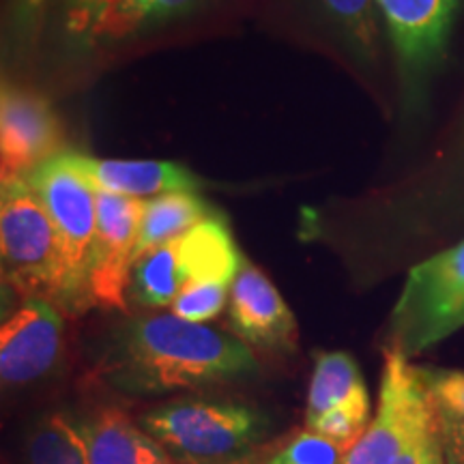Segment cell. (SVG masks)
<instances>
[{
  "label": "cell",
  "mask_w": 464,
  "mask_h": 464,
  "mask_svg": "<svg viewBox=\"0 0 464 464\" xmlns=\"http://www.w3.org/2000/svg\"><path fill=\"white\" fill-rule=\"evenodd\" d=\"M256 372L246 342L174 312L127 318L110 334L97 368L106 385L138 398L246 381Z\"/></svg>",
  "instance_id": "cell-1"
},
{
  "label": "cell",
  "mask_w": 464,
  "mask_h": 464,
  "mask_svg": "<svg viewBox=\"0 0 464 464\" xmlns=\"http://www.w3.org/2000/svg\"><path fill=\"white\" fill-rule=\"evenodd\" d=\"M138 423L174 464H243L269 437L271 421L252 404L216 398H179L155 406Z\"/></svg>",
  "instance_id": "cell-2"
},
{
  "label": "cell",
  "mask_w": 464,
  "mask_h": 464,
  "mask_svg": "<svg viewBox=\"0 0 464 464\" xmlns=\"http://www.w3.org/2000/svg\"><path fill=\"white\" fill-rule=\"evenodd\" d=\"M54 222L61 252V284L54 305L65 314H82L91 307L89 277L97 235V191L58 158L26 174Z\"/></svg>",
  "instance_id": "cell-3"
},
{
  "label": "cell",
  "mask_w": 464,
  "mask_h": 464,
  "mask_svg": "<svg viewBox=\"0 0 464 464\" xmlns=\"http://www.w3.org/2000/svg\"><path fill=\"white\" fill-rule=\"evenodd\" d=\"M464 327V241L409 271L387 323L385 348L421 355Z\"/></svg>",
  "instance_id": "cell-4"
},
{
  "label": "cell",
  "mask_w": 464,
  "mask_h": 464,
  "mask_svg": "<svg viewBox=\"0 0 464 464\" xmlns=\"http://www.w3.org/2000/svg\"><path fill=\"white\" fill-rule=\"evenodd\" d=\"M3 280L24 297L54 304L61 284V252L54 222L26 179L3 181L0 191Z\"/></svg>",
  "instance_id": "cell-5"
},
{
  "label": "cell",
  "mask_w": 464,
  "mask_h": 464,
  "mask_svg": "<svg viewBox=\"0 0 464 464\" xmlns=\"http://www.w3.org/2000/svg\"><path fill=\"white\" fill-rule=\"evenodd\" d=\"M382 355L385 363L379 406L342 464H392L437 421V409L423 387L417 365L392 348H385Z\"/></svg>",
  "instance_id": "cell-6"
},
{
  "label": "cell",
  "mask_w": 464,
  "mask_h": 464,
  "mask_svg": "<svg viewBox=\"0 0 464 464\" xmlns=\"http://www.w3.org/2000/svg\"><path fill=\"white\" fill-rule=\"evenodd\" d=\"M97 191V235L89 277L91 307L127 310L144 200Z\"/></svg>",
  "instance_id": "cell-7"
},
{
  "label": "cell",
  "mask_w": 464,
  "mask_h": 464,
  "mask_svg": "<svg viewBox=\"0 0 464 464\" xmlns=\"http://www.w3.org/2000/svg\"><path fill=\"white\" fill-rule=\"evenodd\" d=\"M396 50L404 89L420 92L448 50L458 0H376Z\"/></svg>",
  "instance_id": "cell-8"
},
{
  "label": "cell",
  "mask_w": 464,
  "mask_h": 464,
  "mask_svg": "<svg viewBox=\"0 0 464 464\" xmlns=\"http://www.w3.org/2000/svg\"><path fill=\"white\" fill-rule=\"evenodd\" d=\"M61 123L39 92L5 84L0 100V170L3 181L24 179L61 153Z\"/></svg>",
  "instance_id": "cell-9"
},
{
  "label": "cell",
  "mask_w": 464,
  "mask_h": 464,
  "mask_svg": "<svg viewBox=\"0 0 464 464\" xmlns=\"http://www.w3.org/2000/svg\"><path fill=\"white\" fill-rule=\"evenodd\" d=\"M65 323L52 301L24 297L0 329V379L22 387L44 379L56 368L63 353Z\"/></svg>",
  "instance_id": "cell-10"
},
{
  "label": "cell",
  "mask_w": 464,
  "mask_h": 464,
  "mask_svg": "<svg viewBox=\"0 0 464 464\" xmlns=\"http://www.w3.org/2000/svg\"><path fill=\"white\" fill-rule=\"evenodd\" d=\"M228 318L237 338L249 346L263 351H293L297 346L295 314L274 282L247 258L230 284Z\"/></svg>",
  "instance_id": "cell-11"
},
{
  "label": "cell",
  "mask_w": 464,
  "mask_h": 464,
  "mask_svg": "<svg viewBox=\"0 0 464 464\" xmlns=\"http://www.w3.org/2000/svg\"><path fill=\"white\" fill-rule=\"evenodd\" d=\"M56 158L95 189L112 191V194L130 196V198L158 196L166 191H196L202 185L189 168L174 164V161L100 160L75 153V150H61Z\"/></svg>",
  "instance_id": "cell-12"
},
{
  "label": "cell",
  "mask_w": 464,
  "mask_h": 464,
  "mask_svg": "<svg viewBox=\"0 0 464 464\" xmlns=\"http://www.w3.org/2000/svg\"><path fill=\"white\" fill-rule=\"evenodd\" d=\"M179 266L185 284H226L239 274L243 256L228 222L218 213L202 219L177 239Z\"/></svg>",
  "instance_id": "cell-13"
},
{
  "label": "cell",
  "mask_w": 464,
  "mask_h": 464,
  "mask_svg": "<svg viewBox=\"0 0 464 464\" xmlns=\"http://www.w3.org/2000/svg\"><path fill=\"white\" fill-rule=\"evenodd\" d=\"M91 464H174L168 451L121 411L106 409L80 423Z\"/></svg>",
  "instance_id": "cell-14"
},
{
  "label": "cell",
  "mask_w": 464,
  "mask_h": 464,
  "mask_svg": "<svg viewBox=\"0 0 464 464\" xmlns=\"http://www.w3.org/2000/svg\"><path fill=\"white\" fill-rule=\"evenodd\" d=\"M334 409H353L370 415V393L355 359L344 351H321L314 355L305 423Z\"/></svg>",
  "instance_id": "cell-15"
},
{
  "label": "cell",
  "mask_w": 464,
  "mask_h": 464,
  "mask_svg": "<svg viewBox=\"0 0 464 464\" xmlns=\"http://www.w3.org/2000/svg\"><path fill=\"white\" fill-rule=\"evenodd\" d=\"M213 213L216 211L196 191H166L144 200L136 258L164 243L179 239Z\"/></svg>",
  "instance_id": "cell-16"
},
{
  "label": "cell",
  "mask_w": 464,
  "mask_h": 464,
  "mask_svg": "<svg viewBox=\"0 0 464 464\" xmlns=\"http://www.w3.org/2000/svg\"><path fill=\"white\" fill-rule=\"evenodd\" d=\"M185 286L177 256V239L136 258L131 269L130 297L140 307H168Z\"/></svg>",
  "instance_id": "cell-17"
},
{
  "label": "cell",
  "mask_w": 464,
  "mask_h": 464,
  "mask_svg": "<svg viewBox=\"0 0 464 464\" xmlns=\"http://www.w3.org/2000/svg\"><path fill=\"white\" fill-rule=\"evenodd\" d=\"M323 15L355 61L372 65L379 50V3L376 0H316Z\"/></svg>",
  "instance_id": "cell-18"
},
{
  "label": "cell",
  "mask_w": 464,
  "mask_h": 464,
  "mask_svg": "<svg viewBox=\"0 0 464 464\" xmlns=\"http://www.w3.org/2000/svg\"><path fill=\"white\" fill-rule=\"evenodd\" d=\"M207 3L208 0H119L103 39L130 37L168 26L200 11Z\"/></svg>",
  "instance_id": "cell-19"
},
{
  "label": "cell",
  "mask_w": 464,
  "mask_h": 464,
  "mask_svg": "<svg viewBox=\"0 0 464 464\" xmlns=\"http://www.w3.org/2000/svg\"><path fill=\"white\" fill-rule=\"evenodd\" d=\"M26 464H91L89 448L65 415H48L28 434Z\"/></svg>",
  "instance_id": "cell-20"
},
{
  "label": "cell",
  "mask_w": 464,
  "mask_h": 464,
  "mask_svg": "<svg viewBox=\"0 0 464 464\" xmlns=\"http://www.w3.org/2000/svg\"><path fill=\"white\" fill-rule=\"evenodd\" d=\"M63 31L75 48H89L103 39L119 0H54Z\"/></svg>",
  "instance_id": "cell-21"
},
{
  "label": "cell",
  "mask_w": 464,
  "mask_h": 464,
  "mask_svg": "<svg viewBox=\"0 0 464 464\" xmlns=\"http://www.w3.org/2000/svg\"><path fill=\"white\" fill-rule=\"evenodd\" d=\"M346 450L321 434L305 430L295 434L284 448L276 451L265 464H342Z\"/></svg>",
  "instance_id": "cell-22"
},
{
  "label": "cell",
  "mask_w": 464,
  "mask_h": 464,
  "mask_svg": "<svg viewBox=\"0 0 464 464\" xmlns=\"http://www.w3.org/2000/svg\"><path fill=\"white\" fill-rule=\"evenodd\" d=\"M230 286L226 284H185L170 310L191 323H207L224 310Z\"/></svg>",
  "instance_id": "cell-23"
},
{
  "label": "cell",
  "mask_w": 464,
  "mask_h": 464,
  "mask_svg": "<svg viewBox=\"0 0 464 464\" xmlns=\"http://www.w3.org/2000/svg\"><path fill=\"white\" fill-rule=\"evenodd\" d=\"M417 372L439 413L464 417V370L417 365Z\"/></svg>",
  "instance_id": "cell-24"
},
{
  "label": "cell",
  "mask_w": 464,
  "mask_h": 464,
  "mask_svg": "<svg viewBox=\"0 0 464 464\" xmlns=\"http://www.w3.org/2000/svg\"><path fill=\"white\" fill-rule=\"evenodd\" d=\"M392 464H448L443 451V440H440L439 432V417Z\"/></svg>",
  "instance_id": "cell-25"
},
{
  "label": "cell",
  "mask_w": 464,
  "mask_h": 464,
  "mask_svg": "<svg viewBox=\"0 0 464 464\" xmlns=\"http://www.w3.org/2000/svg\"><path fill=\"white\" fill-rule=\"evenodd\" d=\"M439 432L448 464H464V417L439 413Z\"/></svg>",
  "instance_id": "cell-26"
},
{
  "label": "cell",
  "mask_w": 464,
  "mask_h": 464,
  "mask_svg": "<svg viewBox=\"0 0 464 464\" xmlns=\"http://www.w3.org/2000/svg\"><path fill=\"white\" fill-rule=\"evenodd\" d=\"M44 3H45V0H22V15L33 17Z\"/></svg>",
  "instance_id": "cell-27"
}]
</instances>
